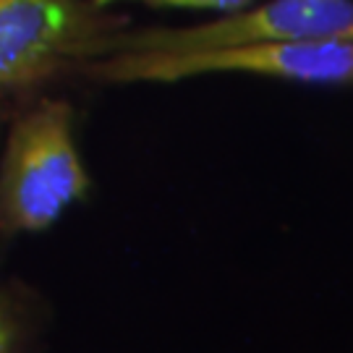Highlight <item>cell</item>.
<instances>
[{"instance_id":"obj_1","label":"cell","mask_w":353,"mask_h":353,"mask_svg":"<svg viewBox=\"0 0 353 353\" xmlns=\"http://www.w3.org/2000/svg\"><path fill=\"white\" fill-rule=\"evenodd\" d=\"M89 178L79 160L71 108L45 100L16 121L0 168V230L37 233L81 199Z\"/></svg>"},{"instance_id":"obj_2","label":"cell","mask_w":353,"mask_h":353,"mask_svg":"<svg viewBox=\"0 0 353 353\" xmlns=\"http://www.w3.org/2000/svg\"><path fill=\"white\" fill-rule=\"evenodd\" d=\"M252 42H353V0H270L212 24L102 34L84 61L113 52H189Z\"/></svg>"},{"instance_id":"obj_3","label":"cell","mask_w":353,"mask_h":353,"mask_svg":"<svg viewBox=\"0 0 353 353\" xmlns=\"http://www.w3.org/2000/svg\"><path fill=\"white\" fill-rule=\"evenodd\" d=\"M87 71L115 84L178 81L223 71L309 84H353V42H252L189 52H113L92 61Z\"/></svg>"},{"instance_id":"obj_4","label":"cell","mask_w":353,"mask_h":353,"mask_svg":"<svg viewBox=\"0 0 353 353\" xmlns=\"http://www.w3.org/2000/svg\"><path fill=\"white\" fill-rule=\"evenodd\" d=\"M121 21L81 0H0V92L32 87L84 61L89 45Z\"/></svg>"},{"instance_id":"obj_5","label":"cell","mask_w":353,"mask_h":353,"mask_svg":"<svg viewBox=\"0 0 353 353\" xmlns=\"http://www.w3.org/2000/svg\"><path fill=\"white\" fill-rule=\"evenodd\" d=\"M97 8H108L123 0H92ZM131 3H147L157 8H204V11H241L254 0H131Z\"/></svg>"},{"instance_id":"obj_6","label":"cell","mask_w":353,"mask_h":353,"mask_svg":"<svg viewBox=\"0 0 353 353\" xmlns=\"http://www.w3.org/2000/svg\"><path fill=\"white\" fill-rule=\"evenodd\" d=\"M16 345V327H13V316L8 314L6 303L0 301V353H13Z\"/></svg>"}]
</instances>
